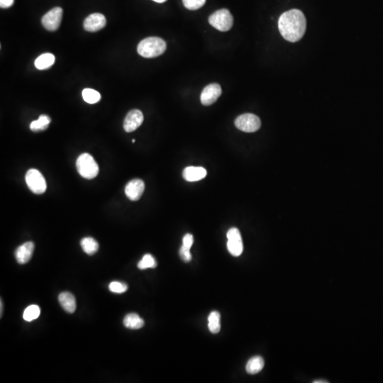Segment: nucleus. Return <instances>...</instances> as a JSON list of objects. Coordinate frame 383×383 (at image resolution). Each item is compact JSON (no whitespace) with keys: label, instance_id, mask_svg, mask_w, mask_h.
<instances>
[{"label":"nucleus","instance_id":"nucleus-1","mask_svg":"<svg viewBox=\"0 0 383 383\" xmlns=\"http://www.w3.org/2000/svg\"><path fill=\"white\" fill-rule=\"evenodd\" d=\"M278 28L282 37L290 42L300 41L305 35L306 21L304 14L299 9L284 12L278 20Z\"/></svg>","mask_w":383,"mask_h":383},{"label":"nucleus","instance_id":"nucleus-2","mask_svg":"<svg viewBox=\"0 0 383 383\" xmlns=\"http://www.w3.org/2000/svg\"><path fill=\"white\" fill-rule=\"evenodd\" d=\"M167 44L159 37H149L142 40L137 47L138 53L146 58H155L164 53Z\"/></svg>","mask_w":383,"mask_h":383},{"label":"nucleus","instance_id":"nucleus-3","mask_svg":"<svg viewBox=\"0 0 383 383\" xmlns=\"http://www.w3.org/2000/svg\"><path fill=\"white\" fill-rule=\"evenodd\" d=\"M77 171L84 179H95L99 173V166L91 155L83 153L79 155L76 161Z\"/></svg>","mask_w":383,"mask_h":383},{"label":"nucleus","instance_id":"nucleus-4","mask_svg":"<svg viewBox=\"0 0 383 383\" xmlns=\"http://www.w3.org/2000/svg\"><path fill=\"white\" fill-rule=\"evenodd\" d=\"M208 20L211 26L222 32L230 31L233 25V16L227 9L216 11L211 14Z\"/></svg>","mask_w":383,"mask_h":383},{"label":"nucleus","instance_id":"nucleus-5","mask_svg":"<svg viewBox=\"0 0 383 383\" xmlns=\"http://www.w3.org/2000/svg\"><path fill=\"white\" fill-rule=\"evenodd\" d=\"M235 126L238 129L246 133L255 132L261 127V122L258 117L253 114H244L235 120Z\"/></svg>","mask_w":383,"mask_h":383},{"label":"nucleus","instance_id":"nucleus-6","mask_svg":"<svg viewBox=\"0 0 383 383\" xmlns=\"http://www.w3.org/2000/svg\"><path fill=\"white\" fill-rule=\"evenodd\" d=\"M26 182L28 188L36 195L44 193L47 190V182L43 175L38 170L30 169L26 173Z\"/></svg>","mask_w":383,"mask_h":383},{"label":"nucleus","instance_id":"nucleus-7","mask_svg":"<svg viewBox=\"0 0 383 383\" xmlns=\"http://www.w3.org/2000/svg\"><path fill=\"white\" fill-rule=\"evenodd\" d=\"M227 249L233 256L238 257L244 251L242 238L237 228H231L227 232Z\"/></svg>","mask_w":383,"mask_h":383},{"label":"nucleus","instance_id":"nucleus-8","mask_svg":"<svg viewBox=\"0 0 383 383\" xmlns=\"http://www.w3.org/2000/svg\"><path fill=\"white\" fill-rule=\"evenodd\" d=\"M63 9L60 7L53 8L47 12L41 20L43 26L48 31H55L59 28L63 17Z\"/></svg>","mask_w":383,"mask_h":383},{"label":"nucleus","instance_id":"nucleus-9","mask_svg":"<svg viewBox=\"0 0 383 383\" xmlns=\"http://www.w3.org/2000/svg\"><path fill=\"white\" fill-rule=\"evenodd\" d=\"M222 90L220 85L217 83H212L204 87L202 92L200 100L204 106H209L214 104L222 95Z\"/></svg>","mask_w":383,"mask_h":383},{"label":"nucleus","instance_id":"nucleus-10","mask_svg":"<svg viewBox=\"0 0 383 383\" xmlns=\"http://www.w3.org/2000/svg\"><path fill=\"white\" fill-rule=\"evenodd\" d=\"M144 114L139 109H133L126 116L124 122V128L127 132H132L142 125Z\"/></svg>","mask_w":383,"mask_h":383},{"label":"nucleus","instance_id":"nucleus-11","mask_svg":"<svg viewBox=\"0 0 383 383\" xmlns=\"http://www.w3.org/2000/svg\"><path fill=\"white\" fill-rule=\"evenodd\" d=\"M106 20L102 14L94 13L90 14L84 21L83 26L89 32H96L102 29L106 26Z\"/></svg>","mask_w":383,"mask_h":383},{"label":"nucleus","instance_id":"nucleus-12","mask_svg":"<svg viewBox=\"0 0 383 383\" xmlns=\"http://www.w3.org/2000/svg\"><path fill=\"white\" fill-rule=\"evenodd\" d=\"M145 190L144 181L134 179L130 181L125 187V194L131 201H137L142 196Z\"/></svg>","mask_w":383,"mask_h":383},{"label":"nucleus","instance_id":"nucleus-13","mask_svg":"<svg viewBox=\"0 0 383 383\" xmlns=\"http://www.w3.org/2000/svg\"><path fill=\"white\" fill-rule=\"evenodd\" d=\"M34 244L31 241L25 243L20 247L17 248L15 251V258L20 264H25L31 260L32 257Z\"/></svg>","mask_w":383,"mask_h":383},{"label":"nucleus","instance_id":"nucleus-14","mask_svg":"<svg viewBox=\"0 0 383 383\" xmlns=\"http://www.w3.org/2000/svg\"><path fill=\"white\" fill-rule=\"evenodd\" d=\"M182 176L187 182H196L206 177V171L202 167H187L184 170Z\"/></svg>","mask_w":383,"mask_h":383},{"label":"nucleus","instance_id":"nucleus-15","mask_svg":"<svg viewBox=\"0 0 383 383\" xmlns=\"http://www.w3.org/2000/svg\"><path fill=\"white\" fill-rule=\"evenodd\" d=\"M58 301L62 307L67 312L72 314L76 311L77 306L76 298L71 292H64L60 293L58 296Z\"/></svg>","mask_w":383,"mask_h":383},{"label":"nucleus","instance_id":"nucleus-16","mask_svg":"<svg viewBox=\"0 0 383 383\" xmlns=\"http://www.w3.org/2000/svg\"><path fill=\"white\" fill-rule=\"evenodd\" d=\"M124 325L130 330H139L144 326V321L137 314L130 313L124 319Z\"/></svg>","mask_w":383,"mask_h":383},{"label":"nucleus","instance_id":"nucleus-17","mask_svg":"<svg viewBox=\"0 0 383 383\" xmlns=\"http://www.w3.org/2000/svg\"><path fill=\"white\" fill-rule=\"evenodd\" d=\"M264 365L265 362L263 357H251L246 364V372L251 375L257 374L263 370Z\"/></svg>","mask_w":383,"mask_h":383},{"label":"nucleus","instance_id":"nucleus-18","mask_svg":"<svg viewBox=\"0 0 383 383\" xmlns=\"http://www.w3.org/2000/svg\"><path fill=\"white\" fill-rule=\"evenodd\" d=\"M55 58L52 53L42 54L35 60V66L39 70H46L55 63Z\"/></svg>","mask_w":383,"mask_h":383},{"label":"nucleus","instance_id":"nucleus-19","mask_svg":"<svg viewBox=\"0 0 383 383\" xmlns=\"http://www.w3.org/2000/svg\"><path fill=\"white\" fill-rule=\"evenodd\" d=\"M81 247L88 255H94L99 249V244L96 240L91 237H85L81 240Z\"/></svg>","mask_w":383,"mask_h":383},{"label":"nucleus","instance_id":"nucleus-20","mask_svg":"<svg viewBox=\"0 0 383 383\" xmlns=\"http://www.w3.org/2000/svg\"><path fill=\"white\" fill-rule=\"evenodd\" d=\"M51 123V118L47 115H41L37 120L33 121L30 125V128L34 132L44 131L47 129Z\"/></svg>","mask_w":383,"mask_h":383},{"label":"nucleus","instance_id":"nucleus-21","mask_svg":"<svg viewBox=\"0 0 383 383\" xmlns=\"http://www.w3.org/2000/svg\"><path fill=\"white\" fill-rule=\"evenodd\" d=\"M221 316L217 311H211L208 317V327L212 333H217L221 330Z\"/></svg>","mask_w":383,"mask_h":383},{"label":"nucleus","instance_id":"nucleus-22","mask_svg":"<svg viewBox=\"0 0 383 383\" xmlns=\"http://www.w3.org/2000/svg\"><path fill=\"white\" fill-rule=\"evenodd\" d=\"M82 98L89 104H95L101 99V95L93 89L85 88L82 90Z\"/></svg>","mask_w":383,"mask_h":383},{"label":"nucleus","instance_id":"nucleus-23","mask_svg":"<svg viewBox=\"0 0 383 383\" xmlns=\"http://www.w3.org/2000/svg\"><path fill=\"white\" fill-rule=\"evenodd\" d=\"M40 308L37 305H32L28 306L24 311L23 318L26 322H31L39 317Z\"/></svg>","mask_w":383,"mask_h":383},{"label":"nucleus","instance_id":"nucleus-24","mask_svg":"<svg viewBox=\"0 0 383 383\" xmlns=\"http://www.w3.org/2000/svg\"><path fill=\"white\" fill-rule=\"evenodd\" d=\"M157 266L156 260L151 254H146L138 263V268L140 270H146L148 268H155Z\"/></svg>","mask_w":383,"mask_h":383},{"label":"nucleus","instance_id":"nucleus-25","mask_svg":"<svg viewBox=\"0 0 383 383\" xmlns=\"http://www.w3.org/2000/svg\"><path fill=\"white\" fill-rule=\"evenodd\" d=\"M206 0H182L184 7L189 10H198L204 5Z\"/></svg>","mask_w":383,"mask_h":383},{"label":"nucleus","instance_id":"nucleus-26","mask_svg":"<svg viewBox=\"0 0 383 383\" xmlns=\"http://www.w3.org/2000/svg\"><path fill=\"white\" fill-rule=\"evenodd\" d=\"M109 289L111 292H114V293L122 294L128 290V286L124 282L114 281L109 284Z\"/></svg>","mask_w":383,"mask_h":383},{"label":"nucleus","instance_id":"nucleus-27","mask_svg":"<svg viewBox=\"0 0 383 383\" xmlns=\"http://www.w3.org/2000/svg\"><path fill=\"white\" fill-rule=\"evenodd\" d=\"M179 256L185 262H190L192 260V255L190 254V248L186 247L182 245L179 249Z\"/></svg>","mask_w":383,"mask_h":383},{"label":"nucleus","instance_id":"nucleus-28","mask_svg":"<svg viewBox=\"0 0 383 383\" xmlns=\"http://www.w3.org/2000/svg\"><path fill=\"white\" fill-rule=\"evenodd\" d=\"M194 242V238L193 236H192V234H190V233H187V234H186L185 236L183 237V239H182V243H183V246H186V247L187 248H191L192 244H193Z\"/></svg>","mask_w":383,"mask_h":383},{"label":"nucleus","instance_id":"nucleus-29","mask_svg":"<svg viewBox=\"0 0 383 383\" xmlns=\"http://www.w3.org/2000/svg\"><path fill=\"white\" fill-rule=\"evenodd\" d=\"M14 0H0V7L1 8H9L13 5Z\"/></svg>","mask_w":383,"mask_h":383},{"label":"nucleus","instance_id":"nucleus-30","mask_svg":"<svg viewBox=\"0 0 383 383\" xmlns=\"http://www.w3.org/2000/svg\"><path fill=\"white\" fill-rule=\"evenodd\" d=\"M313 383H328L329 382H328V381H322V380H320V381H314V382H313Z\"/></svg>","mask_w":383,"mask_h":383},{"label":"nucleus","instance_id":"nucleus-31","mask_svg":"<svg viewBox=\"0 0 383 383\" xmlns=\"http://www.w3.org/2000/svg\"><path fill=\"white\" fill-rule=\"evenodd\" d=\"M153 1H155L157 3H164L167 0H153Z\"/></svg>","mask_w":383,"mask_h":383},{"label":"nucleus","instance_id":"nucleus-32","mask_svg":"<svg viewBox=\"0 0 383 383\" xmlns=\"http://www.w3.org/2000/svg\"><path fill=\"white\" fill-rule=\"evenodd\" d=\"M1 317L2 316V309H3V305H2V300H1Z\"/></svg>","mask_w":383,"mask_h":383},{"label":"nucleus","instance_id":"nucleus-33","mask_svg":"<svg viewBox=\"0 0 383 383\" xmlns=\"http://www.w3.org/2000/svg\"><path fill=\"white\" fill-rule=\"evenodd\" d=\"M132 142H133V143H135V140H134V139H133V140H132Z\"/></svg>","mask_w":383,"mask_h":383}]
</instances>
